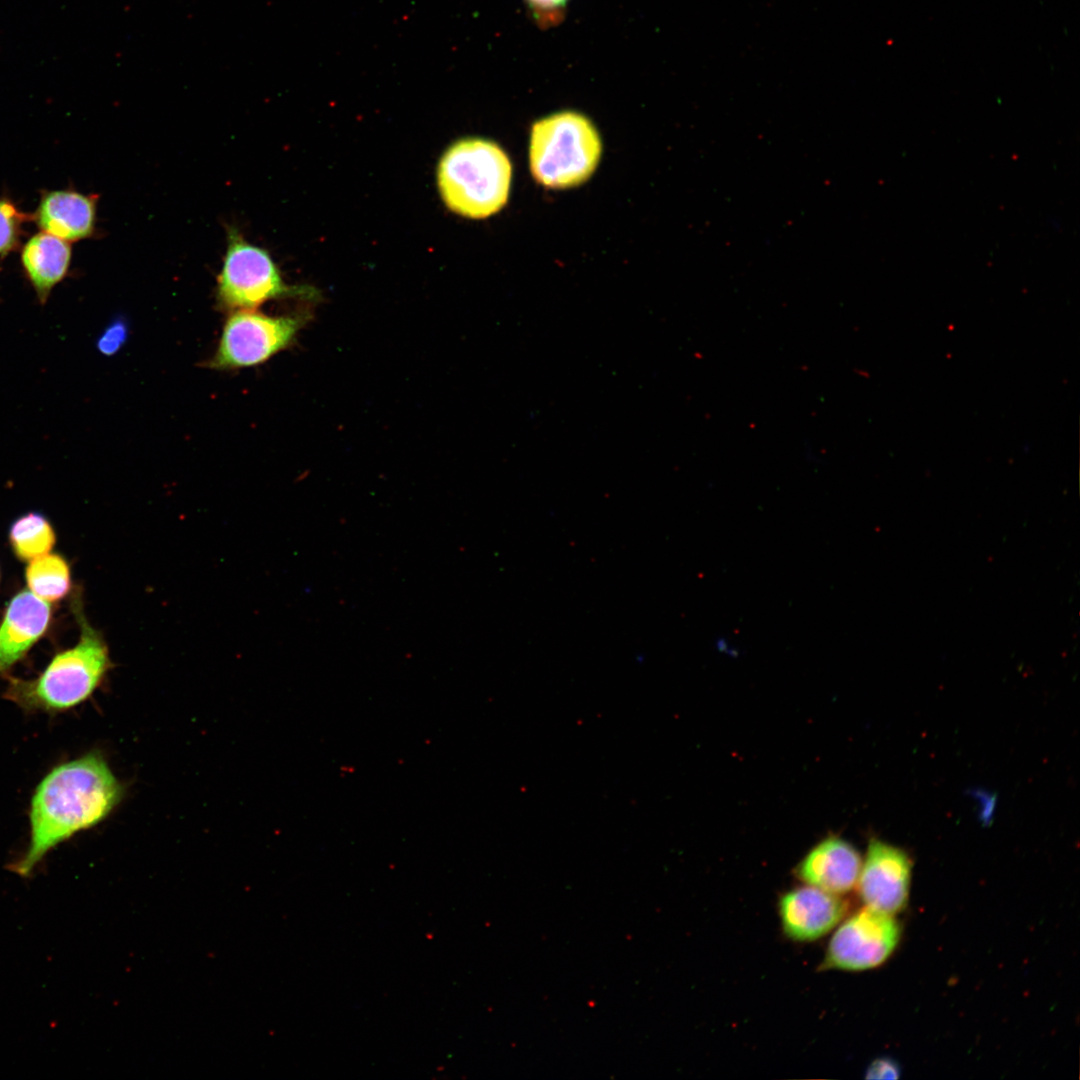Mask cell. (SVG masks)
<instances>
[{"label": "cell", "mask_w": 1080, "mask_h": 1080, "mask_svg": "<svg viewBox=\"0 0 1080 1080\" xmlns=\"http://www.w3.org/2000/svg\"><path fill=\"white\" fill-rule=\"evenodd\" d=\"M122 795L121 784L99 752L51 769L32 796L29 843L12 870L29 876L56 846L103 821Z\"/></svg>", "instance_id": "6da1fadb"}, {"label": "cell", "mask_w": 1080, "mask_h": 1080, "mask_svg": "<svg viewBox=\"0 0 1080 1080\" xmlns=\"http://www.w3.org/2000/svg\"><path fill=\"white\" fill-rule=\"evenodd\" d=\"M72 608L80 626L77 644L55 654L36 678L6 676L3 696L27 712H64L81 704L111 668L104 638L85 618L79 598Z\"/></svg>", "instance_id": "7a4b0ae2"}, {"label": "cell", "mask_w": 1080, "mask_h": 1080, "mask_svg": "<svg viewBox=\"0 0 1080 1080\" xmlns=\"http://www.w3.org/2000/svg\"><path fill=\"white\" fill-rule=\"evenodd\" d=\"M512 167L507 154L494 142L462 139L442 156L438 186L445 204L469 218H485L507 202Z\"/></svg>", "instance_id": "3957f363"}, {"label": "cell", "mask_w": 1080, "mask_h": 1080, "mask_svg": "<svg viewBox=\"0 0 1080 1080\" xmlns=\"http://www.w3.org/2000/svg\"><path fill=\"white\" fill-rule=\"evenodd\" d=\"M601 156V140L588 118L563 111L537 121L531 131L529 162L536 181L569 188L586 181Z\"/></svg>", "instance_id": "277c9868"}, {"label": "cell", "mask_w": 1080, "mask_h": 1080, "mask_svg": "<svg viewBox=\"0 0 1080 1080\" xmlns=\"http://www.w3.org/2000/svg\"><path fill=\"white\" fill-rule=\"evenodd\" d=\"M305 294V289L287 286L277 266L264 249L247 242L241 233L228 231L227 250L217 278L216 298L222 310H253L264 302Z\"/></svg>", "instance_id": "5b68a950"}, {"label": "cell", "mask_w": 1080, "mask_h": 1080, "mask_svg": "<svg viewBox=\"0 0 1080 1080\" xmlns=\"http://www.w3.org/2000/svg\"><path fill=\"white\" fill-rule=\"evenodd\" d=\"M298 316H267L250 310L227 318L213 357L207 366L232 370L257 366L287 348L301 328Z\"/></svg>", "instance_id": "8992f818"}, {"label": "cell", "mask_w": 1080, "mask_h": 1080, "mask_svg": "<svg viewBox=\"0 0 1080 1080\" xmlns=\"http://www.w3.org/2000/svg\"><path fill=\"white\" fill-rule=\"evenodd\" d=\"M900 939L894 915L865 907L844 921L830 939L822 969L861 971L885 962Z\"/></svg>", "instance_id": "52a82bcc"}, {"label": "cell", "mask_w": 1080, "mask_h": 1080, "mask_svg": "<svg viewBox=\"0 0 1080 1080\" xmlns=\"http://www.w3.org/2000/svg\"><path fill=\"white\" fill-rule=\"evenodd\" d=\"M912 863L900 848L871 839L858 878V890L867 907L894 915L907 904Z\"/></svg>", "instance_id": "ba28073f"}, {"label": "cell", "mask_w": 1080, "mask_h": 1080, "mask_svg": "<svg viewBox=\"0 0 1080 1080\" xmlns=\"http://www.w3.org/2000/svg\"><path fill=\"white\" fill-rule=\"evenodd\" d=\"M846 903L837 894L807 885L785 893L779 902L784 933L795 941H813L844 917Z\"/></svg>", "instance_id": "9c48e42d"}, {"label": "cell", "mask_w": 1080, "mask_h": 1080, "mask_svg": "<svg viewBox=\"0 0 1080 1080\" xmlns=\"http://www.w3.org/2000/svg\"><path fill=\"white\" fill-rule=\"evenodd\" d=\"M49 603L21 590L10 600L0 623V675L20 661L45 634L51 621Z\"/></svg>", "instance_id": "30bf717a"}, {"label": "cell", "mask_w": 1080, "mask_h": 1080, "mask_svg": "<svg viewBox=\"0 0 1080 1080\" xmlns=\"http://www.w3.org/2000/svg\"><path fill=\"white\" fill-rule=\"evenodd\" d=\"M98 196L72 188L43 191L32 220L40 231L69 243L95 232Z\"/></svg>", "instance_id": "8fae6325"}, {"label": "cell", "mask_w": 1080, "mask_h": 1080, "mask_svg": "<svg viewBox=\"0 0 1080 1080\" xmlns=\"http://www.w3.org/2000/svg\"><path fill=\"white\" fill-rule=\"evenodd\" d=\"M861 866V857L849 842L829 836L807 853L796 874L807 885L839 895L855 886Z\"/></svg>", "instance_id": "7c38bea8"}, {"label": "cell", "mask_w": 1080, "mask_h": 1080, "mask_svg": "<svg viewBox=\"0 0 1080 1080\" xmlns=\"http://www.w3.org/2000/svg\"><path fill=\"white\" fill-rule=\"evenodd\" d=\"M71 258L69 242L43 231L30 237L21 248L24 274L41 305L68 274Z\"/></svg>", "instance_id": "4fadbf2b"}, {"label": "cell", "mask_w": 1080, "mask_h": 1080, "mask_svg": "<svg viewBox=\"0 0 1080 1080\" xmlns=\"http://www.w3.org/2000/svg\"><path fill=\"white\" fill-rule=\"evenodd\" d=\"M56 542L50 522L40 513L29 512L17 518L9 529V543L21 561H32L48 554Z\"/></svg>", "instance_id": "5bb4252c"}, {"label": "cell", "mask_w": 1080, "mask_h": 1080, "mask_svg": "<svg viewBox=\"0 0 1080 1080\" xmlns=\"http://www.w3.org/2000/svg\"><path fill=\"white\" fill-rule=\"evenodd\" d=\"M25 578L30 591L44 601H58L71 589L69 564L59 554H46L30 561Z\"/></svg>", "instance_id": "9a60e30c"}, {"label": "cell", "mask_w": 1080, "mask_h": 1080, "mask_svg": "<svg viewBox=\"0 0 1080 1080\" xmlns=\"http://www.w3.org/2000/svg\"><path fill=\"white\" fill-rule=\"evenodd\" d=\"M32 219L21 211L8 197H0V256H5L20 246L23 225Z\"/></svg>", "instance_id": "2e32d148"}, {"label": "cell", "mask_w": 1080, "mask_h": 1080, "mask_svg": "<svg viewBox=\"0 0 1080 1080\" xmlns=\"http://www.w3.org/2000/svg\"><path fill=\"white\" fill-rule=\"evenodd\" d=\"M536 23L544 28L560 23L569 0H524Z\"/></svg>", "instance_id": "e0dca14e"}, {"label": "cell", "mask_w": 1080, "mask_h": 1080, "mask_svg": "<svg viewBox=\"0 0 1080 1080\" xmlns=\"http://www.w3.org/2000/svg\"><path fill=\"white\" fill-rule=\"evenodd\" d=\"M128 322L124 319L113 320L97 340L98 350L106 355L116 354L128 338Z\"/></svg>", "instance_id": "ac0fdd59"}, {"label": "cell", "mask_w": 1080, "mask_h": 1080, "mask_svg": "<svg viewBox=\"0 0 1080 1080\" xmlns=\"http://www.w3.org/2000/svg\"><path fill=\"white\" fill-rule=\"evenodd\" d=\"M900 1075L899 1065L892 1059L879 1058L873 1061L867 1069L866 1078L872 1079H895Z\"/></svg>", "instance_id": "d6986e66"}]
</instances>
